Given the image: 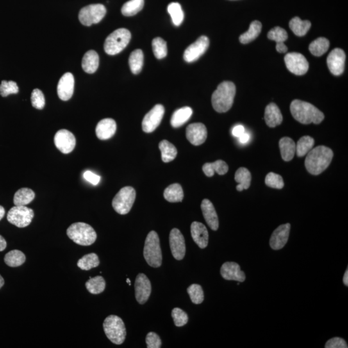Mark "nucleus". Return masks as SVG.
Masks as SVG:
<instances>
[{
  "label": "nucleus",
  "instance_id": "0eeeda50",
  "mask_svg": "<svg viewBox=\"0 0 348 348\" xmlns=\"http://www.w3.org/2000/svg\"><path fill=\"white\" fill-rule=\"evenodd\" d=\"M105 335L113 344L120 345L126 338V327L123 320L118 316L111 315L105 318L103 322Z\"/></svg>",
  "mask_w": 348,
  "mask_h": 348
},
{
  "label": "nucleus",
  "instance_id": "ea45409f",
  "mask_svg": "<svg viewBox=\"0 0 348 348\" xmlns=\"http://www.w3.org/2000/svg\"><path fill=\"white\" fill-rule=\"evenodd\" d=\"M98 256L94 253L86 254L79 259L77 263V267L83 270H89L99 265Z\"/></svg>",
  "mask_w": 348,
  "mask_h": 348
},
{
  "label": "nucleus",
  "instance_id": "bf43d9fd",
  "mask_svg": "<svg viewBox=\"0 0 348 348\" xmlns=\"http://www.w3.org/2000/svg\"><path fill=\"white\" fill-rule=\"evenodd\" d=\"M7 247V242L6 240L2 237L0 236V252H3L4 250H6Z\"/></svg>",
  "mask_w": 348,
  "mask_h": 348
},
{
  "label": "nucleus",
  "instance_id": "aec40b11",
  "mask_svg": "<svg viewBox=\"0 0 348 348\" xmlns=\"http://www.w3.org/2000/svg\"><path fill=\"white\" fill-rule=\"evenodd\" d=\"M57 90L58 96L62 101H68L71 98L74 90L73 75L70 72L63 74L59 81Z\"/></svg>",
  "mask_w": 348,
  "mask_h": 348
},
{
  "label": "nucleus",
  "instance_id": "4468645a",
  "mask_svg": "<svg viewBox=\"0 0 348 348\" xmlns=\"http://www.w3.org/2000/svg\"><path fill=\"white\" fill-rule=\"evenodd\" d=\"M210 44L208 38L205 36H202L197 39L196 42L192 43L184 52V60L188 63L196 61L203 55L208 49Z\"/></svg>",
  "mask_w": 348,
  "mask_h": 348
},
{
  "label": "nucleus",
  "instance_id": "a878e982",
  "mask_svg": "<svg viewBox=\"0 0 348 348\" xmlns=\"http://www.w3.org/2000/svg\"><path fill=\"white\" fill-rule=\"evenodd\" d=\"M99 63L98 54L96 52L91 50L84 55L82 60V68L86 73L93 74L98 69Z\"/></svg>",
  "mask_w": 348,
  "mask_h": 348
},
{
  "label": "nucleus",
  "instance_id": "c756f323",
  "mask_svg": "<svg viewBox=\"0 0 348 348\" xmlns=\"http://www.w3.org/2000/svg\"><path fill=\"white\" fill-rule=\"evenodd\" d=\"M35 193L30 188H24L18 190L14 197L16 206H26L35 199Z\"/></svg>",
  "mask_w": 348,
  "mask_h": 348
},
{
  "label": "nucleus",
  "instance_id": "3c124183",
  "mask_svg": "<svg viewBox=\"0 0 348 348\" xmlns=\"http://www.w3.org/2000/svg\"><path fill=\"white\" fill-rule=\"evenodd\" d=\"M31 103L33 107L42 110L45 105L44 95L40 89H35L31 94Z\"/></svg>",
  "mask_w": 348,
  "mask_h": 348
},
{
  "label": "nucleus",
  "instance_id": "052dcab7",
  "mask_svg": "<svg viewBox=\"0 0 348 348\" xmlns=\"http://www.w3.org/2000/svg\"><path fill=\"white\" fill-rule=\"evenodd\" d=\"M343 282H344V285L345 286H348V270L345 271L344 277H343Z\"/></svg>",
  "mask_w": 348,
  "mask_h": 348
},
{
  "label": "nucleus",
  "instance_id": "5701e85b",
  "mask_svg": "<svg viewBox=\"0 0 348 348\" xmlns=\"http://www.w3.org/2000/svg\"><path fill=\"white\" fill-rule=\"evenodd\" d=\"M201 207L206 223L212 230H217L219 228V219L212 202L210 200L204 199L202 201Z\"/></svg>",
  "mask_w": 348,
  "mask_h": 348
},
{
  "label": "nucleus",
  "instance_id": "79ce46f5",
  "mask_svg": "<svg viewBox=\"0 0 348 348\" xmlns=\"http://www.w3.org/2000/svg\"><path fill=\"white\" fill-rule=\"evenodd\" d=\"M168 12L171 17L173 24L178 27L181 26L184 20V13L181 5L173 2L168 6Z\"/></svg>",
  "mask_w": 348,
  "mask_h": 348
},
{
  "label": "nucleus",
  "instance_id": "680f3d73",
  "mask_svg": "<svg viewBox=\"0 0 348 348\" xmlns=\"http://www.w3.org/2000/svg\"><path fill=\"white\" fill-rule=\"evenodd\" d=\"M5 213H6V210H5L4 207L0 206V220L3 219Z\"/></svg>",
  "mask_w": 348,
  "mask_h": 348
},
{
  "label": "nucleus",
  "instance_id": "1a4fd4ad",
  "mask_svg": "<svg viewBox=\"0 0 348 348\" xmlns=\"http://www.w3.org/2000/svg\"><path fill=\"white\" fill-rule=\"evenodd\" d=\"M106 13V9L103 5H90L79 11V20L83 26H90L101 22Z\"/></svg>",
  "mask_w": 348,
  "mask_h": 348
},
{
  "label": "nucleus",
  "instance_id": "7ed1b4c3",
  "mask_svg": "<svg viewBox=\"0 0 348 348\" xmlns=\"http://www.w3.org/2000/svg\"><path fill=\"white\" fill-rule=\"evenodd\" d=\"M236 93V85L231 81L220 83L211 96V103L217 112H226L233 105Z\"/></svg>",
  "mask_w": 348,
  "mask_h": 348
},
{
  "label": "nucleus",
  "instance_id": "f8f14e48",
  "mask_svg": "<svg viewBox=\"0 0 348 348\" xmlns=\"http://www.w3.org/2000/svg\"><path fill=\"white\" fill-rule=\"evenodd\" d=\"M165 114V108L162 104H156L145 115L142 122L143 131L146 133L154 132L160 125Z\"/></svg>",
  "mask_w": 348,
  "mask_h": 348
},
{
  "label": "nucleus",
  "instance_id": "72a5a7b5",
  "mask_svg": "<svg viewBox=\"0 0 348 348\" xmlns=\"http://www.w3.org/2000/svg\"><path fill=\"white\" fill-rule=\"evenodd\" d=\"M262 30V24L259 21H254L250 24L249 31L241 35L240 41L243 44H247L258 37Z\"/></svg>",
  "mask_w": 348,
  "mask_h": 348
},
{
  "label": "nucleus",
  "instance_id": "412c9836",
  "mask_svg": "<svg viewBox=\"0 0 348 348\" xmlns=\"http://www.w3.org/2000/svg\"><path fill=\"white\" fill-rule=\"evenodd\" d=\"M220 275L223 279L228 281H236L243 283L246 279V275L241 270L240 266L238 263L226 262L220 268Z\"/></svg>",
  "mask_w": 348,
  "mask_h": 348
},
{
  "label": "nucleus",
  "instance_id": "de8ad7c7",
  "mask_svg": "<svg viewBox=\"0 0 348 348\" xmlns=\"http://www.w3.org/2000/svg\"><path fill=\"white\" fill-rule=\"evenodd\" d=\"M265 183L269 187L276 189H282L284 186L283 177L274 172L268 174L266 177Z\"/></svg>",
  "mask_w": 348,
  "mask_h": 348
},
{
  "label": "nucleus",
  "instance_id": "473e14b6",
  "mask_svg": "<svg viewBox=\"0 0 348 348\" xmlns=\"http://www.w3.org/2000/svg\"><path fill=\"white\" fill-rule=\"evenodd\" d=\"M159 148L161 152V158L163 162L169 163L176 158L177 151L176 147L167 140L159 143Z\"/></svg>",
  "mask_w": 348,
  "mask_h": 348
},
{
  "label": "nucleus",
  "instance_id": "13d9d810",
  "mask_svg": "<svg viewBox=\"0 0 348 348\" xmlns=\"http://www.w3.org/2000/svg\"><path fill=\"white\" fill-rule=\"evenodd\" d=\"M238 138L239 141H240L241 143H242V144H245V143L249 142L250 138V134L249 133H245Z\"/></svg>",
  "mask_w": 348,
  "mask_h": 348
},
{
  "label": "nucleus",
  "instance_id": "20e7f679",
  "mask_svg": "<svg viewBox=\"0 0 348 348\" xmlns=\"http://www.w3.org/2000/svg\"><path fill=\"white\" fill-rule=\"evenodd\" d=\"M68 237L76 244L81 246H90L96 241L97 234L90 225L85 222H76L68 228Z\"/></svg>",
  "mask_w": 348,
  "mask_h": 348
},
{
  "label": "nucleus",
  "instance_id": "9d476101",
  "mask_svg": "<svg viewBox=\"0 0 348 348\" xmlns=\"http://www.w3.org/2000/svg\"><path fill=\"white\" fill-rule=\"evenodd\" d=\"M34 215L33 209L26 206H15L9 211L7 219L18 228H25L31 223Z\"/></svg>",
  "mask_w": 348,
  "mask_h": 348
},
{
  "label": "nucleus",
  "instance_id": "b1692460",
  "mask_svg": "<svg viewBox=\"0 0 348 348\" xmlns=\"http://www.w3.org/2000/svg\"><path fill=\"white\" fill-rule=\"evenodd\" d=\"M191 234L194 242L201 249H205L208 244V231L201 222H193L191 224Z\"/></svg>",
  "mask_w": 348,
  "mask_h": 348
},
{
  "label": "nucleus",
  "instance_id": "6e6d98bb",
  "mask_svg": "<svg viewBox=\"0 0 348 348\" xmlns=\"http://www.w3.org/2000/svg\"><path fill=\"white\" fill-rule=\"evenodd\" d=\"M245 133V127H243V125H237V126L234 127L231 131L232 135H233L234 137L236 138L240 137V136Z\"/></svg>",
  "mask_w": 348,
  "mask_h": 348
},
{
  "label": "nucleus",
  "instance_id": "4d7b16f0",
  "mask_svg": "<svg viewBox=\"0 0 348 348\" xmlns=\"http://www.w3.org/2000/svg\"><path fill=\"white\" fill-rule=\"evenodd\" d=\"M277 51L279 53H286L288 51V47L284 44V42L277 43L276 45Z\"/></svg>",
  "mask_w": 348,
  "mask_h": 348
},
{
  "label": "nucleus",
  "instance_id": "2eb2a0df",
  "mask_svg": "<svg viewBox=\"0 0 348 348\" xmlns=\"http://www.w3.org/2000/svg\"><path fill=\"white\" fill-rule=\"evenodd\" d=\"M169 242L173 257L180 261L185 258L186 246L185 238L179 229H172L170 234Z\"/></svg>",
  "mask_w": 348,
  "mask_h": 348
},
{
  "label": "nucleus",
  "instance_id": "6ab92c4d",
  "mask_svg": "<svg viewBox=\"0 0 348 348\" xmlns=\"http://www.w3.org/2000/svg\"><path fill=\"white\" fill-rule=\"evenodd\" d=\"M290 224L286 223L275 229L270 240V245L273 250H281L286 245L290 236Z\"/></svg>",
  "mask_w": 348,
  "mask_h": 348
},
{
  "label": "nucleus",
  "instance_id": "f704fd0d",
  "mask_svg": "<svg viewBox=\"0 0 348 348\" xmlns=\"http://www.w3.org/2000/svg\"><path fill=\"white\" fill-rule=\"evenodd\" d=\"M144 55L141 49H136L130 56L129 63L132 72L134 74H140L142 71Z\"/></svg>",
  "mask_w": 348,
  "mask_h": 348
},
{
  "label": "nucleus",
  "instance_id": "37998d69",
  "mask_svg": "<svg viewBox=\"0 0 348 348\" xmlns=\"http://www.w3.org/2000/svg\"><path fill=\"white\" fill-rule=\"evenodd\" d=\"M235 180L243 189H248L251 185V174L247 168H240L236 172Z\"/></svg>",
  "mask_w": 348,
  "mask_h": 348
},
{
  "label": "nucleus",
  "instance_id": "423d86ee",
  "mask_svg": "<svg viewBox=\"0 0 348 348\" xmlns=\"http://www.w3.org/2000/svg\"><path fill=\"white\" fill-rule=\"evenodd\" d=\"M131 39V33L127 29H117L106 38L104 49L108 55H115L124 51L129 45Z\"/></svg>",
  "mask_w": 348,
  "mask_h": 348
},
{
  "label": "nucleus",
  "instance_id": "ddd939ff",
  "mask_svg": "<svg viewBox=\"0 0 348 348\" xmlns=\"http://www.w3.org/2000/svg\"><path fill=\"white\" fill-rule=\"evenodd\" d=\"M54 141L57 149L63 154H70L76 147V138L67 130L62 129L57 132Z\"/></svg>",
  "mask_w": 348,
  "mask_h": 348
},
{
  "label": "nucleus",
  "instance_id": "5fc2aeb1",
  "mask_svg": "<svg viewBox=\"0 0 348 348\" xmlns=\"http://www.w3.org/2000/svg\"><path fill=\"white\" fill-rule=\"evenodd\" d=\"M83 176L86 180L92 183L93 185H97L99 183L100 179H101L100 176L94 174L92 172L89 171V170L84 173Z\"/></svg>",
  "mask_w": 348,
  "mask_h": 348
},
{
  "label": "nucleus",
  "instance_id": "e433bc0d",
  "mask_svg": "<svg viewBox=\"0 0 348 348\" xmlns=\"http://www.w3.org/2000/svg\"><path fill=\"white\" fill-rule=\"evenodd\" d=\"M329 42L325 38H318L309 45V50L313 56H321L329 49Z\"/></svg>",
  "mask_w": 348,
  "mask_h": 348
},
{
  "label": "nucleus",
  "instance_id": "09e8293b",
  "mask_svg": "<svg viewBox=\"0 0 348 348\" xmlns=\"http://www.w3.org/2000/svg\"><path fill=\"white\" fill-rule=\"evenodd\" d=\"M268 38L276 43L284 42L288 39V33L281 27H276L271 29L268 33Z\"/></svg>",
  "mask_w": 348,
  "mask_h": 348
},
{
  "label": "nucleus",
  "instance_id": "a211bd4d",
  "mask_svg": "<svg viewBox=\"0 0 348 348\" xmlns=\"http://www.w3.org/2000/svg\"><path fill=\"white\" fill-rule=\"evenodd\" d=\"M186 136L187 140L193 145L199 146L205 142L206 140V127L201 123L190 124L186 128Z\"/></svg>",
  "mask_w": 348,
  "mask_h": 348
},
{
  "label": "nucleus",
  "instance_id": "cd10ccee",
  "mask_svg": "<svg viewBox=\"0 0 348 348\" xmlns=\"http://www.w3.org/2000/svg\"><path fill=\"white\" fill-rule=\"evenodd\" d=\"M192 113V109L189 106H185L175 111L170 121L172 126L174 128L181 127L190 120Z\"/></svg>",
  "mask_w": 348,
  "mask_h": 348
},
{
  "label": "nucleus",
  "instance_id": "39448f33",
  "mask_svg": "<svg viewBox=\"0 0 348 348\" xmlns=\"http://www.w3.org/2000/svg\"><path fill=\"white\" fill-rule=\"evenodd\" d=\"M143 255L147 263L152 267L158 268L162 265V252L158 234L150 232L145 240Z\"/></svg>",
  "mask_w": 348,
  "mask_h": 348
},
{
  "label": "nucleus",
  "instance_id": "f03ea898",
  "mask_svg": "<svg viewBox=\"0 0 348 348\" xmlns=\"http://www.w3.org/2000/svg\"><path fill=\"white\" fill-rule=\"evenodd\" d=\"M291 113L297 122L302 124H319L324 119L321 111L308 102L293 100L290 104Z\"/></svg>",
  "mask_w": 348,
  "mask_h": 348
},
{
  "label": "nucleus",
  "instance_id": "f257e3e1",
  "mask_svg": "<svg viewBox=\"0 0 348 348\" xmlns=\"http://www.w3.org/2000/svg\"><path fill=\"white\" fill-rule=\"evenodd\" d=\"M333 158V152L329 148L318 146L307 154L305 167L311 174L317 176L326 169Z\"/></svg>",
  "mask_w": 348,
  "mask_h": 348
},
{
  "label": "nucleus",
  "instance_id": "603ef678",
  "mask_svg": "<svg viewBox=\"0 0 348 348\" xmlns=\"http://www.w3.org/2000/svg\"><path fill=\"white\" fill-rule=\"evenodd\" d=\"M146 343L148 348H160L162 344L160 337L154 332L147 334Z\"/></svg>",
  "mask_w": 348,
  "mask_h": 348
},
{
  "label": "nucleus",
  "instance_id": "58836bf2",
  "mask_svg": "<svg viewBox=\"0 0 348 348\" xmlns=\"http://www.w3.org/2000/svg\"><path fill=\"white\" fill-rule=\"evenodd\" d=\"M86 289L92 294H99L103 292L106 287L105 281L101 276L90 278L85 283Z\"/></svg>",
  "mask_w": 348,
  "mask_h": 348
},
{
  "label": "nucleus",
  "instance_id": "8fccbe9b",
  "mask_svg": "<svg viewBox=\"0 0 348 348\" xmlns=\"http://www.w3.org/2000/svg\"><path fill=\"white\" fill-rule=\"evenodd\" d=\"M172 317L174 319L175 325L177 327H182L187 324L188 316L185 311L181 309L176 308L173 309Z\"/></svg>",
  "mask_w": 348,
  "mask_h": 348
},
{
  "label": "nucleus",
  "instance_id": "6e6552de",
  "mask_svg": "<svg viewBox=\"0 0 348 348\" xmlns=\"http://www.w3.org/2000/svg\"><path fill=\"white\" fill-rule=\"evenodd\" d=\"M136 197V191L131 186H126L122 188L113 198V209L119 214H127L133 206Z\"/></svg>",
  "mask_w": 348,
  "mask_h": 348
},
{
  "label": "nucleus",
  "instance_id": "4c0bfd02",
  "mask_svg": "<svg viewBox=\"0 0 348 348\" xmlns=\"http://www.w3.org/2000/svg\"><path fill=\"white\" fill-rule=\"evenodd\" d=\"M144 0H130L122 7V13L125 17H133L142 10Z\"/></svg>",
  "mask_w": 348,
  "mask_h": 348
},
{
  "label": "nucleus",
  "instance_id": "49530a36",
  "mask_svg": "<svg viewBox=\"0 0 348 348\" xmlns=\"http://www.w3.org/2000/svg\"><path fill=\"white\" fill-rule=\"evenodd\" d=\"M19 88L17 83L13 81H2L0 85V95L2 97H7L10 94H18Z\"/></svg>",
  "mask_w": 348,
  "mask_h": 348
},
{
  "label": "nucleus",
  "instance_id": "393cba45",
  "mask_svg": "<svg viewBox=\"0 0 348 348\" xmlns=\"http://www.w3.org/2000/svg\"><path fill=\"white\" fill-rule=\"evenodd\" d=\"M265 120L268 126L271 128H274L282 124L283 120V115L276 104L272 103L266 107Z\"/></svg>",
  "mask_w": 348,
  "mask_h": 348
},
{
  "label": "nucleus",
  "instance_id": "c85d7f7f",
  "mask_svg": "<svg viewBox=\"0 0 348 348\" xmlns=\"http://www.w3.org/2000/svg\"><path fill=\"white\" fill-rule=\"evenodd\" d=\"M202 170L204 174L208 177H212L214 175L215 172H217L218 174L222 175L226 174L228 171V166L226 162L222 160H217L213 163H205L202 167Z\"/></svg>",
  "mask_w": 348,
  "mask_h": 348
},
{
  "label": "nucleus",
  "instance_id": "bb28decb",
  "mask_svg": "<svg viewBox=\"0 0 348 348\" xmlns=\"http://www.w3.org/2000/svg\"><path fill=\"white\" fill-rule=\"evenodd\" d=\"M280 151L284 161H290L296 153V144L290 138L285 137L279 141Z\"/></svg>",
  "mask_w": 348,
  "mask_h": 348
},
{
  "label": "nucleus",
  "instance_id": "2f4dec72",
  "mask_svg": "<svg viewBox=\"0 0 348 348\" xmlns=\"http://www.w3.org/2000/svg\"><path fill=\"white\" fill-rule=\"evenodd\" d=\"M289 26L295 35L304 36L310 29L311 22L308 20L303 21L299 17H295L291 20Z\"/></svg>",
  "mask_w": 348,
  "mask_h": 348
},
{
  "label": "nucleus",
  "instance_id": "c03bdc74",
  "mask_svg": "<svg viewBox=\"0 0 348 348\" xmlns=\"http://www.w3.org/2000/svg\"><path fill=\"white\" fill-rule=\"evenodd\" d=\"M152 49L155 56L161 60L167 55L168 49L167 42L161 38H154L152 41Z\"/></svg>",
  "mask_w": 348,
  "mask_h": 348
},
{
  "label": "nucleus",
  "instance_id": "864d4df0",
  "mask_svg": "<svg viewBox=\"0 0 348 348\" xmlns=\"http://www.w3.org/2000/svg\"><path fill=\"white\" fill-rule=\"evenodd\" d=\"M347 347L345 340L340 337L331 338L325 345L326 348H347Z\"/></svg>",
  "mask_w": 348,
  "mask_h": 348
},
{
  "label": "nucleus",
  "instance_id": "dca6fc26",
  "mask_svg": "<svg viewBox=\"0 0 348 348\" xmlns=\"http://www.w3.org/2000/svg\"><path fill=\"white\" fill-rule=\"evenodd\" d=\"M345 54L340 49H333L327 56V64L329 71L335 76H340L344 70Z\"/></svg>",
  "mask_w": 348,
  "mask_h": 348
},
{
  "label": "nucleus",
  "instance_id": "a19ab883",
  "mask_svg": "<svg viewBox=\"0 0 348 348\" xmlns=\"http://www.w3.org/2000/svg\"><path fill=\"white\" fill-rule=\"evenodd\" d=\"M315 144V141L313 138L309 136H303L299 141L296 145V154L298 157H303L306 156L311 149H313Z\"/></svg>",
  "mask_w": 348,
  "mask_h": 348
},
{
  "label": "nucleus",
  "instance_id": "a18cd8bd",
  "mask_svg": "<svg viewBox=\"0 0 348 348\" xmlns=\"http://www.w3.org/2000/svg\"><path fill=\"white\" fill-rule=\"evenodd\" d=\"M188 295L193 304H199L204 301V292L201 286L193 284L187 289Z\"/></svg>",
  "mask_w": 348,
  "mask_h": 348
},
{
  "label": "nucleus",
  "instance_id": "c9c22d12",
  "mask_svg": "<svg viewBox=\"0 0 348 348\" xmlns=\"http://www.w3.org/2000/svg\"><path fill=\"white\" fill-rule=\"evenodd\" d=\"M26 258L22 252L18 250H14L8 252L4 258L5 263L9 267L15 268L20 267L26 262Z\"/></svg>",
  "mask_w": 348,
  "mask_h": 348
},
{
  "label": "nucleus",
  "instance_id": "e2e57ef3",
  "mask_svg": "<svg viewBox=\"0 0 348 348\" xmlns=\"http://www.w3.org/2000/svg\"><path fill=\"white\" fill-rule=\"evenodd\" d=\"M5 281L3 277L1 276V275H0V289H1L2 287H3V286L4 285Z\"/></svg>",
  "mask_w": 348,
  "mask_h": 348
},
{
  "label": "nucleus",
  "instance_id": "7c9ffc66",
  "mask_svg": "<svg viewBox=\"0 0 348 348\" xmlns=\"http://www.w3.org/2000/svg\"><path fill=\"white\" fill-rule=\"evenodd\" d=\"M164 197L170 202H178L183 201L184 193L179 184H172L168 186L164 192Z\"/></svg>",
  "mask_w": 348,
  "mask_h": 348
},
{
  "label": "nucleus",
  "instance_id": "f3484780",
  "mask_svg": "<svg viewBox=\"0 0 348 348\" xmlns=\"http://www.w3.org/2000/svg\"><path fill=\"white\" fill-rule=\"evenodd\" d=\"M151 291V283L149 278L145 274H138L135 281V295L139 303L145 304L149 299Z\"/></svg>",
  "mask_w": 348,
  "mask_h": 348
},
{
  "label": "nucleus",
  "instance_id": "0e129e2a",
  "mask_svg": "<svg viewBox=\"0 0 348 348\" xmlns=\"http://www.w3.org/2000/svg\"><path fill=\"white\" fill-rule=\"evenodd\" d=\"M127 283L129 284V286L131 285V280H130V279L128 278L127 279Z\"/></svg>",
  "mask_w": 348,
  "mask_h": 348
},
{
  "label": "nucleus",
  "instance_id": "4be33fe9",
  "mask_svg": "<svg viewBox=\"0 0 348 348\" xmlns=\"http://www.w3.org/2000/svg\"><path fill=\"white\" fill-rule=\"evenodd\" d=\"M117 125L114 120L111 118L102 120L97 124L95 128V134L97 138L101 140H108L114 135Z\"/></svg>",
  "mask_w": 348,
  "mask_h": 348
},
{
  "label": "nucleus",
  "instance_id": "9b49d317",
  "mask_svg": "<svg viewBox=\"0 0 348 348\" xmlns=\"http://www.w3.org/2000/svg\"><path fill=\"white\" fill-rule=\"evenodd\" d=\"M286 67L289 71L297 76H302L308 72L309 63L305 57L297 52H291L284 57Z\"/></svg>",
  "mask_w": 348,
  "mask_h": 348
}]
</instances>
